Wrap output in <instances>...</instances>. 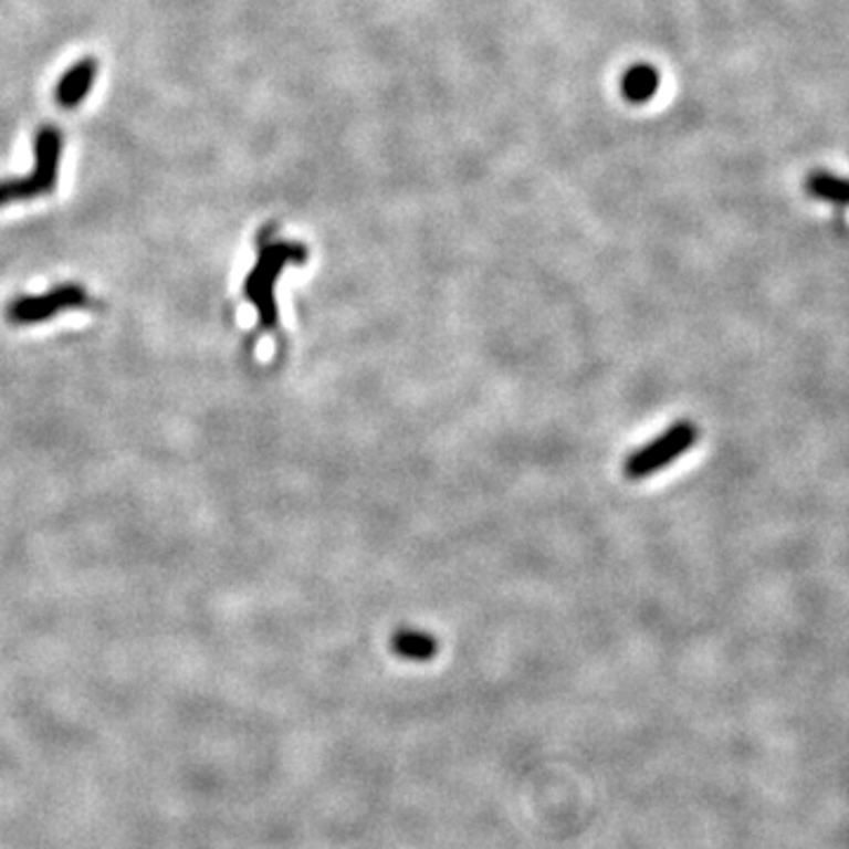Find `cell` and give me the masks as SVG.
Masks as SVG:
<instances>
[{"mask_svg": "<svg viewBox=\"0 0 849 849\" xmlns=\"http://www.w3.org/2000/svg\"><path fill=\"white\" fill-rule=\"evenodd\" d=\"M305 248L297 243H262L255 270L245 276L243 295L251 300V305L258 310L260 328L276 331L279 326V310L274 303V281L286 270L289 262L305 260Z\"/></svg>", "mask_w": 849, "mask_h": 849, "instance_id": "2", "label": "cell"}, {"mask_svg": "<svg viewBox=\"0 0 849 849\" xmlns=\"http://www.w3.org/2000/svg\"><path fill=\"white\" fill-rule=\"evenodd\" d=\"M64 137L55 126H43L33 137V170L27 177H12L0 180V208L14 201H29L48 197L55 191L60 182V161H62Z\"/></svg>", "mask_w": 849, "mask_h": 849, "instance_id": "1", "label": "cell"}, {"mask_svg": "<svg viewBox=\"0 0 849 849\" xmlns=\"http://www.w3.org/2000/svg\"><path fill=\"white\" fill-rule=\"evenodd\" d=\"M392 651L401 659L409 661H430L434 653L439 651V644L434 637L420 630H401L392 637Z\"/></svg>", "mask_w": 849, "mask_h": 849, "instance_id": "6", "label": "cell"}, {"mask_svg": "<svg viewBox=\"0 0 849 849\" xmlns=\"http://www.w3.org/2000/svg\"><path fill=\"white\" fill-rule=\"evenodd\" d=\"M699 432L692 422H678L672 428L661 434L659 439H653L649 447L635 451L626 460V474L630 480H640V476H649L653 470L665 468L672 460L680 458L686 449L694 447Z\"/></svg>", "mask_w": 849, "mask_h": 849, "instance_id": "4", "label": "cell"}, {"mask_svg": "<svg viewBox=\"0 0 849 849\" xmlns=\"http://www.w3.org/2000/svg\"><path fill=\"white\" fill-rule=\"evenodd\" d=\"M809 193L811 197H819L834 203H849V182L847 180H836V177H814L809 180Z\"/></svg>", "mask_w": 849, "mask_h": 849, "instance_id": "7", "label": "cell"}, {"mask_svg": "<svg viewBox=\"0 0 849 849\" xmlns=\"http://www.w3.org/2000/svg\"><path fill=\"white\" fill-rule=\"evenodd\" d=\"M97 71H99V64L95 57H83L64 71V76L55 87V102L62 106V109H76V106L87 97V93H91V87L97 78Z\"/></svg>", "mask_w": 849, "mask_h": 849, "instance_id": "5", "label": "cell"}, {"mask_svg": "<svg viewBox=\"0 0 849 849\" xmlns=\"http://www.w3.org/2000/svg\"><path fill=\"white\" fill-rule=\"evenodd\" d=\"M91 305H93L91 297H87V293L81 286H76V283H64V286L52 289L43 295H27V297L12 300V305L8 307L6 314L12 324L31 326V324H43L55 314H62L69 310H85Z\"/></svg>", "mask_w": 849, "mask_h": 849, "instance_id": "3", "label": "cell"}]
</instances>
